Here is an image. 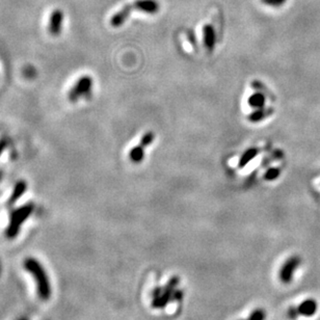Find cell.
<instances>
[{"label": "cell", "instance_id": "obj_1", "mask_svg": "<svg viewBox=\"0 0 320 320\" xmlns=\"http://www.w3.org/2000/svg\"><path fill=\"white\" fill-rule=\"evenodd\" d=\"M159 8L160 4L157 0H134L133 2L124 5L110 18V25L112 27H120L133 12L154 15L159 12Z\"/></svg>", "mask_w": 320, "mask_h": 320}, {"label": "cell", "instance_id": "obj_2", "mask_svg": "<svg viewBox=\"0 0 320 320\" xmlns=\"http://www.w3.org/2000/svg\"><path fill=\"white\" fill-rule=\"evenodd\" d=\"M179 278L175 277L171 279L170 282L164 287H158L153 291V302L152 306L154 308H163L166 307L172 300H181L183 293L181 290H178Z\"/></svg>", "mask_w": 320, "mask_h": 320}, {"label": "cell", "instance_id": "obj_3", "mask_svg": "<svg viewBox=\"0 0 320 320\" xmlns=\"http://www.w3.org/2000/svg\"><path fill=\"white\" fill-rule=\"evenodd\" d=\"M25 268L31 273L37 284V293L42 299H48L51 294V288L47 274L43 266L33 258H29L24 263Z\"/></svg>", "mask_w": 320, "mask_h": 320}, {"label": "cell", "instance_id": "obj_4", "mask_svg": "<svg viewBox=\"0 0 320 320\" xmlns=\"http://www.w3.org/2000/svg\"><path fill=\"white\" fill-rule=\"evenodd\" d=\"M34 204L28 203L21 207L12 210L11 214H9V221L6 229V236L8 238H14L18 235L22 225L24 224L25 220L31 216V214L34 212Z\"/></svg>", "mask_w": 320, "mask_h": 320}, {"label": "cell", "instance_id": "obj_5", "mask_svg": "<svg viewBox=\"0 0 320 320\" xmlns=\"http://www.w3.org/2000/svg\"><path fill=\"white\" fill-rule=\"evenodd\" d=\"M93 83V78L90 75H83L71 87V90L68 93V99L72 103H75L81 98H85L91 94Z\"/></svg>", "mask_w": 320, "mask_h": 320}, {"label": "cell", "instance_id": "obj_6", "mask_svg": "<svg viewBox=\"0 0 320 320\" xmlns=\"http://www.w3.org/2000/svg\"><path fill=\"white\" fill-rule=\"evenodd\" d=\"M155 139V133L152 131H148L145 132L138 145H135L133 147L130 152H129V159L133 162V163H140L143 160L144 157V150L145 148L150 145Z\"/></svg>", "mask_w": 320, "mask_h": 320}, {"label": "cell", "instance_id": "obj_7", "mask_svg": "<svg viewBox=\"0 0 320 320\" xmlns=\"http://www.w3.org/2000/svg\"><path fill=\"white\" fill-rule=\"evenodd\" d=\"M300 263H302V259H300L299 256H291L290 258H288L280 270L281 281L285 284L290 283Z\"/></svg>", "mask_w": 320, "mask_h": 320}, {"label": "cell", "instance_id": "obj_8", "mask_svg": "<svg viewBox=\"0 0 320 320\" xmlns=\"http://www.w3.org/2000/svg\"><path fill=\"white\" fill-rule=\"evenodd\" d=\"M64 12L62 9H55L53 11L50 15V19H49V25H48V31L49 33L54 36H60L61 33L63 32V24H64Z\"/></svg>", "mask_w": 320, "mask_h": 320}, {"label": "cell", "instance_id": "obj_9", "mask_svg": "<svg viewBox=\"0 0 320 320\" xmlns=\"http://www.w3.org/2000/svg\"><path fill=\"white\" fill-rule=\"evenodd\" d=\"M203 44L208 51L214 49L216 44V33L213 24L208 23L203 27Z\"/></svg>", "mask_w": 320, "mask_h": 320}, {"label": "cell", "instance_id": "obj_10", "mask_svg": "<svg viewBox=\"0 0 320 320\" xmlns=\"http://www.w3.org/2000/svg\"><path fill=\"white\" fill-rule=\"evenodd\" d=\"M296 308H297L298 315H302L305 317H311L315 315V313L317 312L318 305L315 299L308 298L304 300V302Z\"/></svg>", "mask_w": 320, "mask_h": 320}, {"label": "cell", "instance_id": "obj_11", "mask_svg": "<svg viewBox=\"0 0 320 320\" xmlns=\"http://www.w3.org/2000/svg\"><path fill=\"white\" fill-rule=\"evenodd\" d=\"M27 189V183L24 180H19L16 182L15 186L12 190L11 196H9L8 200H7V206H13L14 204L20 199Z\"/></svg>", "mask_w": 320, "mask_h": 320}, {"label": "cell", "instance_id": "obj_12", "mask_svg": "<svg viewBox=\"0 0 320 320\" xmlns=\"http://www.w3.org/2000/svg\"><path fill=\"white\" fill-rule=\"evenodd\" d=\"M249 105L251 108L262 109L265 106V96L261 92H256L249 98Z\"/></svg>", "mask_w": 320, "mask_h": 320}, {"label": "cell", "instance_id": "obj_13", "mask_svg": "<svg viewBox=\"0 0 320 320\" xmlns=\"http://www.w3.org/2000/svg\"><path fill=\"white\" fill-rule=\"evenodd\" d=\"M258 152H259V149H257V148H251V149L248 150L247 152H245V154L242 155V157H241L240 160H239L238 167H239V168H242V167L247 166V164H248L251 159H254V158L257 156Z\"/></svg>", "mask_w": 320, "mask_h": 320}, {"label": "cell", "instance_id": "obj_14", "mask_svg": "<svg viewBox=\"0 0 320 320\" xmlns=\"http://www.w3.org/2000/svg\"><path fill=\"white\" fill-rule=\"evenodd\" d=\"M271 113H273V109H271V108L256 109L253 113L249 115V121H251V122H260L263 119H265L266 116L270 115Z\"/></svg>", "mask_w": 320, "mask_h": 320}, {"label": "cell", "instance_id": "obj_15", "mask_svg": "<svg viewBox=\"0 0 320 320\" xmlns=\"http://www.w3.org/2000/svg\"><path fill=\"white\" fill-rule=\"evenodd\" d=\"M266 314L265 311L262 309H257L254 312H251V314L249 316V319L247 320H265Z\"/></svg>", "mask_w": 320, "mask_h": 320}, {"label": "cell", "instance_id": "obj_16", "mask_svg": "<svg viewBox=\"0 0 320 320\" xmlns=\"http://www.w3.org/2000/svg\"><path fill=\"white\" fill-rule=\"evenodd\" d=\"M279 175H280V170L277 169V168H271V169H268L266 171V173L264 174V179L267 180V181H271V180H275L279 177Z\"/></svg>", "mask_w": 320, "mask_h": 320}, {"label": "cell", "instance_id": "obj_17", "mask_svg": "<svg viewBox=\"0 0 320 320\" xmlns=\"http://www.w3.org/2000/svg\"><path fill=\"white\" fill-rule=\"evenodd\" d=\"M262 2L269 6H281L286 2V0H262Z\"/></svg>", "mask_w": 320, "mask_h": 320}, {"label": "cell", "instance_id": "obj_18", "mask_svg": "<svg viewBox=\"0 0 320 320\" xmlns=\"http://www.w3.org/2000/svg\"><path fill=\"white\" fill-rule=\"evenodd\" d=\"M287 315L290 319H296L299 315H298V312H297V308L296 307H291L289 310H288V312H287Z\"/></svg>", "mask_w": 320, "mask_h": 320}, {"label": "cell", "instance_id": "obj_19", "mask_svg": "<svg viewBox=\"0 0 320 320\" xmlns=\"http://www.w3.org/2000/svg\"><path fill=\"white\" fill-rule=\"evenodd\" d=\"M6 147H7V142L5 140L0 141V156H1V154L4 152Z\"/></svg>", "mask_w": 320, "mask_h": 320}]
</instances>
